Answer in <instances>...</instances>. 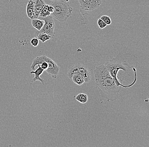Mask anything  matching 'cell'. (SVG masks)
<instances>
[{
  "label": "cell",
  "mask_w": 149,
  "mask_h": 147,
  "mask_svg": "<svg viewBox=\"0 0 149 147\" xmlns=\"http://www.w3.org/2000/svg\"><path fill=\"white\" fill-rule=\"evenodd\" d=\"M113 46L118 51L117 55L104 65L117 86L131 87L137 81L138 57L129 52L128 47L120 43H113Z\"/></svg>",
  "instance_id": "1"
},
{
  "label": "cell",
  "mask_w": 149,
  "mask_h": 147,
  "mask_svg": "<svg viewBox=\"0 0 149 147\" xmlns=\"http://www.w3.org/2000/svg\"><path fill=\"white\" fill-rule=\"evenodd\" d=\"M95 84L101 97L108 101L117 100L122 86H117L104 64L95 67L94 70Z\"/></svg>",
  "instance_id": "2"
},
{
  "label": "cell",
  "mask_w": 149,
  "mask_h": 147,
  "mask_svg": "<svg viewBox=\"0 0 149 147\" xmlns=\"http://www.w3.org/2000/svg\"><path fill=\"white\" fill-rule=\"evenodd\" d=\"M50 5L54 8V12L51 15L59 22H65L72 15V7L62 0L53 1Z\"/></svg>",
  "instance_id": "3"
},
{
  "label": "cell",
  "mask_w": 149,
  "mask_h": 147,
  "mask_svg": "<svg viewBox=\"0 0 149 147\" xmlns=\"http://www.w3.org/2000/svg\"><path fill=\"white\" fill-rule=\"evenodd\" d=\"M75 74L81 75L86 83H87L91 81L92 78L91 73L87 67L84 65L78 63L71 67L68 70L67 76L71 79L72 75Z\"/></svg>",
  "instance_id": "4"
},
{
  "label": "cell",
  "mask_w": 149,
  "mask_h": 147,
  "mask_svg": "<svg viewBox=\"0 0 149 147\" xmlns=\"http://www.w3.org/2000/svg\"><path fill=\"white\" fill-rule=\"evenodd\" d=\"M44 20L45 24L41 29L35 32V37L39 33H45L51 36L52 38L54 36V29L55 27L54 21L52 15L48 16L45 17H40Z\"/></svg>",
  "instance_id": "5"
},
{
  "label": "cell",
  "mask_w": 149,
  "mask_h": 147,
  "mask_svg": "<svg viewBox=\"0 0 149 147\" xmlns=\"http://www.w3.org/2000/svg\"><path fill=\"white\" fill-rule=\"evenodd\" d=\"M80 8L84 11H93L98 8L101 3V0H78Z\"/></svg>",
  "instance_id": "6"
},
{
  "label": "cell",
  "mask_w": 149,
  "mask_h": 147,
  "mask_svg": "<svg viewBox=\"0 0 149 147\" xmlns=\"http://www.w3.org/2000/svg\"><path fill=\"white\" fill-rule=\"evenodd\" d=\"M60 70V68L52 59L49 62L48 68L45 70L47 74L54 79L57 78Z\"/></svg>",
  "instance_id": "7"
},
{
  "label": "cell",
  "mask_w": 149,
  "mask_h": 147,
  "mask_svg": "<svg viewBox=\"0 0 149 147\" xmlns=\"http://www.w3.org/2000/svg\"><path fill=\"white\" fill-rule=\"evenodd\" d=\"M34 3V14L33 19L38 18L39 15L44 6L46 4L45 0H32Z\"/></svg>",
  "instance_id": "8"
},
{
  "label": "cell",
  "mask_w": 149,
  "mask_h": 147,
  "mask_svg": "<svg viewBox=\"0 0 149 147\" xmlns=\"http://www.w3.org/2000/svg\"><path fill=\"white\" fill-rule=\"evenodd\" d=\"M38 66V68L37 69L34 70H32V71L30 72V73L31 74H34L35 75V77L33 79V82H35L37 81H40L41 82L42 84L44 85L45 84V81L41 79L40 77V76L42 74L44 70L40 66Z\"/></svg>",
  "instance_id": "9"
},
{
  "label": "cell",
  "mask_w": 149,
  "mask_h": 147,
  "mask_svg": "<svg viewBox=\"0 0 149 147\" xmlns=\"http://www.w3.org/2000/svg\"><path fill=\"white\" fill-rule=\"evenodd\" d=\"M26 13L28 17L32 19L34 14V3L32 0L28 1L26 7Z\"/></svg>",
  "instance_id": "10"
},
{
  "label": "cell",
  "mask_w": 149,
  "mask_h": 147,
  "mask_svg": "<svg viewBox=\"0 0 149 147\" xmlns=\"http://www.w3.org/2000/svg\"><path fill=\"white\" fill-rule=\"evenodd\" d=\"M44 24L45 21L43 20L36 18V19H32L31 20V24L33 27L36 29L38 31L41 29Z\"/></svg>",
  "instance_id": "11"
},
{
  "label": "cell",
  "mask_w": 149,
  "mask_h": 147,
  "mask_svg": "<svg viewBox=\"0 0 149 147\" xmlns=\"http://www.w3.org/2000/svg\"><path fill=\"white\" fill-rule=\"evenodd\" d=\"M71 79L72 80L74 83L79 86L82 85L85 83L83 78L79 74H75L72 75Z\"/></svg>",
  "instance_id": "12"
},
{
  "label": "cell",
  "mask_w": 149,
  "mask_h": 147,
  "mask_svg": "<svg viewBox=\"0 0 149 147\" xmlns=\"http://www.w3.org/2000/svg\"><path fill=\"white\" fill-rule=\"evenodd\" d=\"M75 99L80 103L85 104L88 101V96L86 94L81 93L75 97Z\"/></svg>",
  "instance_id": "13"
},
{
  "label": "cell",
  "mask_w": 149,
  "mask_h": 147,
  "mask_svg": "<svg viewBox=\"0 0 149 147\" xmlns=\"http://www.w3.org/2000/svg\"><path fill=\"white\" fill-rule=\"evenodd\" d=\"M35 37L38 38L39 40H40L42 43L49 40L52 38L51 36L45 33H39Z\"/></svg>",
  "instance_id": "14"
},
{
  "label": "cell",
  "mask_w": 149,
  "mask_h": 147,
  "mask_svg": "<svg viewBox=\"0 0 149 147\" xmlns=\"http://www.w3.org/2000/svg\"><path fill=\"white\" fill-rule=\"evenodd\" d=\"M48 6H49V5L46 4L44 6L43 8H42L41 11L40 13L39 17H45L51 15V13L47 10V8H48Z\"/></svg>",
  "instance_id": "15"
},
{
  "label": "cell",
  "mask_w": 149,
  "mask_h": 147,
  "mask_svg": "<svg viewBox=\"0 0 149 147\" xmlns=\"http://www.w3.org/2000/svg\"><path fill=\"white\" fill-rule=\"evenodd\" d=\"M100 19L103 20L107 25H110L111 24V20L110 17L106 15H102L100 17Z\"/></svg>",
  "instance_id": "16"
},
{
  "label": "cell",
  "mask_w": 149,
  "mask_h": 147,
  "mask_svg": "<svg viewBox=\"0 0 149 147\" xmlns=\"http://www.w3.org/2000/svg\"><path fill=\"white\" fill-rule=\"evenodd\" d=\"M97 22L98 26L101 29L105 28V27L107 26V25L106 23L100 18L98 20Z\"/></svg>",
  "instance_id": "17"
},
{
  "label": "cell",
  "mask_w": 149,
  "mask_h": 147,
  "mask_svg": "<svg viewBox=\"0 0 149 147\" xmlns=\"http://www.w3.org/2000/svg\"><path fill=\"white\" fill-rule=\"evenodd\" d=\"M31 43L33 47H37L39 44V39L36 37L33 38L31 40Z\"/></svg>",
  "instance_id": "18"
},
{
  "label": "cell",
  "mask_w": 149,
  "mask_h": 147,
  "mask_svg": "<svg viewBox=\"0 0 149 147\" xmlns=\"http://www.w3.org/2000/svg\"><path fill=\"white\" fill-rule=\"evenodd\" d=\"M47 10H48V11H49L51 14L54 11V7H53L52 6L49 5L48 8H47Z\"/></svg>",
  "instance_id": "19"
},
{
  "label": "cell",
  "mask_w": 149,
  "mask_h": 147,
  "mask_svg": "<svg viewBox=\"0 0 149 147\" xmlns=\"http://www.w3.org/2000/svg\"><path fill=\"white\" fill-rule=\"evenodd\" d=\"M49 1H55V0H49Z\"/></svg>",
  "instance_id": "20"
}]
</instances>
